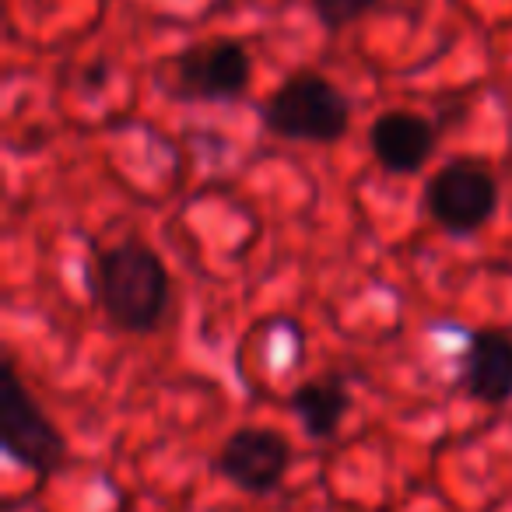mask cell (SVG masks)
<instances>
[{
	"mask_svg": "<svg viewBox=\"0 0 512 512\" xmlns=\"http://www.w3.org/2000/svg\"><path fill=\"white\" fill-rule=\"evenodd\" d=\"M95 295L120 334L148 337L162 330L172 281L162 256L141 239H123L95 260Z\"/></svg>",
	"mask_w": 512,
	"mask_h": 512,
	"instance_id": "obj_1",
	"label": "cell"
},
{
	"mask_svg": "<svg viewBox=\"0 0 512 512\" xmlns=\"http://www.w3.org/2000/svg\"><path fill=\"white\" fill-rule=\"evenodd\" d=\"M264 127L281 141L337 144L351 130V102L330 78L299 71L264 102Z\"/></svg>",
	"mask_w": 512,
	"mask_h": 512,
	"instance_id": "obj_2",
	"label": "cell"
},
{
	"mask_svg": "<svg viewBox=\"0 0 512 512\" xmlns=\"http://www.w3.org/2000/svg\"><path fill=\"white\" fill-rule=\"evenodd\" d=\"M0 442L11 460L39 477L57 474L67 460L64 432L22 383L15 362H4V379H0Z\"/></svg>",
	"mask_w": 512,
	"mask_h": 512,
	"instance_id": "obj_3",
	"label": "cell"
},
{
	"mask_svg": "<svg viewBox=\"0 0 512 512\" xmlns=\"http://www.w3.org/2000/svg\"><path fill=\"white\" fill-rule=\"evenodd\" d=\"M425 211L442 232L470 235L498 211V179L481 158H453L425 183Z\"/></svg>",
	"mask_w": 512,
	"mask_h": 512,
	"instance_id": "obj_4",
	"label": "cell"
},
{
	"mask_svg": "<svg viewBox=\"0 0 512 512\" xmlns=\"http://www.w3.org/2000/svg\"><path fill=\"white\" fill-rule=\"evenodd\" d=\"M292 467V442L274 428H235L214 456V470L246 495H274Z\"/></svg>",
	"mask_w": 512,
	"mask_h": 512,
	"instance_id": "obj_5",
	"label": "cell"
},
{
	"mask_svg": "<svg viewBox=\"0 0 512 512\" xmlns=\"http://www.w3.org/2000/svg\"><path fill=\"white\" fill-rule=\"evenodd\" d=\"M249 78H253V60H249L246 46L235 39H211V43L193 46L176 60V85L190 99H239Z\"/></svg>",
	"mask_w": 512,
	"mask_h": 512,
	"instance_id": "obj_6",
	"label": "cell"
},
{
	"mask_svg": "<svg viewBox=\"0 0 512 512\" xmlns=\"http://www.w3.org/2000/svg\"><path fill=\"white\" fill-rule=\"evenodd\" d=\"M369 148L393 176H414L435 151V127L411 109H386L369 127Z\"/></svg>",
	"mask_w": 512,
	"mask_h": 512,
	"instance_id": "obj_7",
	"label": "cell"
},
{
	"mask_svg": "<svg viewBox=\"0 0 512 512\" xmlns=\"http://www.w3.org/2000/svg\"><path fill=\"white\" fill-rule=\"evenodd\" d=\"M463 386L474 400L488 407H505L512 400V334L477 330L470 334L463 358Z\"/></svg>",
	"mask_w": 512,
	"mask_h": 512,
	"instance_id": "obj_8",
	"label": "cell"
},
{
	"mask_svg": "<svg viewBox=\"0 0 512 512\" xmlns=\"http://www.w3.org/2000/svg\"><path fill=\"white\" fill-rule=\"evenodd\" d=\"M288 407L302 421L309 439H334L351 411V393L337 379H309L295 386Z\"/></svg>",
	"mask_w": 512,
	"mask_h": 512,
	"instance_id": "obj_9",
	"label": "cell"
},
{
	"mask_svg": "<svg viewBox=\"0 0 512 512\" xmlns=\"http://www.w3.org/2000/svg\"><path fill=\"white\" fill-rule=\"evenodd\" d=\"M313 4V15L320 18V25L327 32H341L348 25L362 22L379 0H309Z\"/></svg>",
	"mask_w": 512,
	"mask_h": 512,
	"instance_id": "obj_10",
	"label": "cell"
}]
</instances>
